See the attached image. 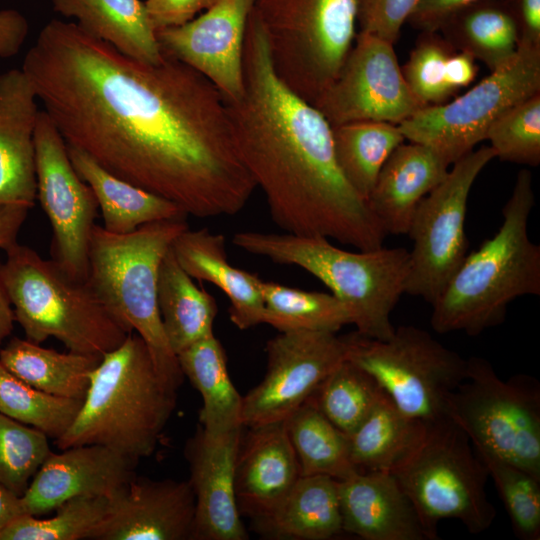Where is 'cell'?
<instances>
[{
  "label": "cell",
  "instance_id": "cell-27",
  "mask_svg": "<svg viewBox=\"0 0 540 540\" xmlns=\"http://www.w3.org/2000/svg\"><path fill=\"white\" fill-rule=\"evenodd\" d=\"M254 524L275 539L328 540L341 535L338 481L327 475H301L273 512Z\"/></svg>",
  "mask_w": 540,
  "mask_h": 540
},
{
  "label": "cell",
  "instance_id": "cell-22",
  "mask_svg": "<svg viewBox=\"0 0 540 540\" xmlns=\"http://www.w3.org/2000/svg\"><path fill=\"white\" fill-rule=\"evenodd\" d=\"M344 533L364 540H428L412 501L390 472L337 480Z\"/></svg>",
  "mask_w": 540,
  "mask_h": 540
},
{
  "label": "cell",
  "instance_id": "cell-40",
  "mask_svg": "<svg viewBox=\"0 0 540 540\" xmlns=\"http://www.w3.org/2000/svg\"><path fill=\"white\" fill-rule=\"evenodd\" d=\"M475 451L493 479L515 536L521 540H539L540 478L491 453Z\"/></svg>",
  "mask_w": 540,
  "mask_h": 540
},
{
  "label": "cell",
  "instance_id": "cell-46",
  "mask_svg": "<svg viewBox=\"0 0 540 540\" xmlns=\"http://www.w3.org/2000/svg\"><path fill=\"white\" fill-rule=\"evenodd\" d=\"M483 0H420L408 21L420 31H438L458 11Z\"/></svg>",
  "mask_w": 540,
  "mask_h": 540
},
{
  "label": "cell",
  "instance_id": "cell-12",
  "mask_svg": "<svg viewBox=\"0 0 540 540\" xmlns=\"http://www.w3.org/2000/svg\"><path fill=\"white\" fill-rule=\"evenodd\" d=\"M540 93V45L518 42L515 54L464 94L421 109L398 125L409 142L424 144L450 165L486 139L491 124Z\"/></svg>",
  "mask_w": 540,
  "mask_h": 540
},
{
  "label": "cell",
  "instance_id": "cell-45",
  "mask_svg": "<svg viewBox=\"0 0 540 540\" xmlns=\"http://www.w3.org/2000/svg\"><path fill=\"white\" fill-rule=\"evenodd\" d=\"M218 0H145L156 31L182 25L207 10Z\"/></svg>",
  "mask_w": 540,
  "mask_h": 540
},
{
  "label": "cell",
  "instance_id": "cell-14",
  "mask_svg": "<svg viewBox=\"0 0 540 540\" xmlns=\"http://www.w3.org/2000/svg\"><path fill=\"white\" fill-rule=\"evenodd\" d=\"M37 198L52 229V260L70 277L86 281L98 203L75 171L67 143L45 111L34 130Z\"/></svg>",
  "mask_w": 540,
  "mask_h": 540
},
{
  "label": "cell",
  "instance_id": "cell-34",
  "mask_svg": "<svg viewBox=\"0 0 540 540\" xmlns=\"http://www.w3.org/2000/svg\"><path fill=\"white\" fill-rule=\"evenodd\" d=\"M332 139L342 175L366 202L384 163L406 140L398 125L377 121L332 126Z\"/></svg>",
  "mask_w": 540,
  "mask_h": 540
},
{
  "label": "cell",
  "instance_id": "cell-44",
  "mask_svg": "<svg viewBox=\"0 0 540 540\" xmlns=\"http://www.w3.org/2000/svg\"><path fill=\"white\" fill-rule=\"evenodd\" d=\"M420 0H358V31L377 36L392 45Z\"/></svg>",
  "mask_w": 540,
  "mask_h": 540
},
{
  "label": "cell",
  "instance_id": "cell-23",
  "mask_svg": "<svg viewBox=\"0 0 540 540\" xmlns=\"http://www.w3.org/2000/svg\"><path fill=\"white\" fill-rule=\"evenodd\" d=\"M36 99L22 69L0 74V203L33 207L37 199Z\"/></svg>",
  "mask_w": 540,
  "mask_h": 540
},
{
  "label": "cell",
  "instance_id": "cell-36",
  "mask_svg": "<svg viewBox=\"0 0 540 540\" xmlns=\"http://www.w3.org/2000/svg\"><path fill=\"white\" fill-rule=\"evenodd\" d=\"M263 321L278 332L337 333L351 324L347 308L332 293L305 291L259 279Z\"/></svg>",
  "mask_w": 540,
  "mask_h": 540
},
{
  "label": "cell",
  "instance_id": "cell-24",
  "mask_svg": "<svg viewBox=\"0 0 540 540\" xmlns=\"http://www.w3.org/2000/svg\"><path fill=\"white\" fill-rule=\"evenodd\" d=\"M450 166L424 144L403 142L394 149L367 199L387 235L407 234L418 204L444 180Z\"/></svg>",
  "mask_w": 540,
  "mask_h": 540
},
{
  "label": "cell",
  "instance_id": "cell-16",
  "mask_svg": "<svg viewBox=\"0 0 540 540\" xmlns=\"http://www.w3.org/2000/svg\"><path fill=\"white\" fill-rule=\"evenodd\" d=\"M265 351V375L243 396L242 424L247 428L286 420L346 359L347 342L334 332H279Z\"/></svg>",
  "mask_w": 540,
  "mask_h": 540
},
{
  "label": "cell",
  "instance_id": "cell-51",
  "mask_svg": "<svg viewBox=\"0 0 540 540\" xmlns=\"http://www.w3.org/2000/svg\"><path fill=\"white\" fill-rule=\"evenodd\" d=\"M24 514L20 497L0 484V533L16 517Z\"/></svg>",
  "mask_w": 540,
  "mask_h": 540
},
{
  "label": "cell",
  "instance_id": "cell-11",
  "mask_svg": "<svg viewBox=\"0 0 540 540\" xmlns=\"http://www.w3.org/2000/svg\"><path fill=\"white\" fill-rule=\"evenodd\" d=\"M345 339L346 359L371 375L401 411L426 424L447 417V399L466 378L467 359L413 325L396 327L387 340L356 332Z\"/></svg>",
  "mask_w": 540,
  "mask_h": 540
},
{
  "label": "cell",
  "instance_id": "cell-50",
  "mask_svg": "<svg viewBox=\"0 0 540 540\" xmlns=\"http://www.w3.org/2000/svg\"><path fill=\"white\" fill-rule=\"evenodd\" d=\"M30 208L23 204L0 203V249L5 250L17 242Z\"/></svg>",
  "mask_w": 540,
  "mask_h": 540
},
{
  "label": "cell",
  "instance_id": "cell-52",
  "mask_svg": "<svg viewBox=\"0 0 540 540\" xmlns=\"http://www.w3.org/2000/svg\"><path fill=\"white\" fill-rule=\"evenodd\" d=\"M15 315L10 300L0 282V348L4 340L11 334Z\"/></svg>",
  "mask_w": 540,
  "mask_h": 540
},
{
  "label": "cell",
  "instance_id": "cell-41",
  "mask_svg": "<svg viewBox=\"0 0 540 540\" xmlns=\"http://www.w3.org/2000/svg\"><path fill=\"white\" fill-rule=\"evenodd\" d=\"M50 453L43 432L0 412V484L21 497Z\"/></svg>",
  "mask_w": 540,
  "mask_h": 540
},
{
  "label": "cell",
  "instance_id": "cell-29",
  "mask_svg": "<svg viewBox=\"0 0 540 540\" xmlns=\"http://www.w3.org/2000/svg\"><path fill=\"white\" fill-rule=\"evenodd\" d=\"M427 424L408 416L383 393L348 436L350 459L359 471L393 473L422 442Z\"/></svg>",
  "mask_w": 540,
  "mask_h": 540
},
{
  "label": "cell",
  "instance_id": "cell-6",
  "mask_svg": "<svg viewBox=\"0 0 540 540\" xmlns=\"http://www.w3.org/2000/svg\"><path fill=\"white\" fill-rule=\"evenodd\" d=\"M187 228L186 218L147 223L127 234L95 225L88 255L87 283L109 313L143 339L160 376L176 391L184 375L163 328L157 284L164 256Z\"/></svg>",
  "mask_w": 540,
  "mask_h": 540
},
{
  "label": "cell",
  "instance_id": "cell-42",
  "mask_svg": "<svg viewBox=\"0 0 540 540\" xmlns=\"http://www.w3.org/2000/svg\"><path fill=\"white\" fill-rule=\"evenodd\" d=\"M501 161L540 164V93L516 104L489 127L486 139Z\"/></svg>",
  "mask_w": 540,
  "mask_h": 540
},
{
  "label": "cell",
  "instance_id": "cell-19",
  "mask_svg": "<svg viewBox=\"0 0 540 540\" xmlns=\"http://www.w3.org/2000/svg\"><path fill=\"white\" fill-rule=\"evenodd\" d=\"M195 497L188 480L136 475L112 498L90 540L193 539Z\"/></svg>",
  "mask_w": 540,
  "mask_h": 540
},
{
  "label": "cell",
  "instance_id": "cell-8",
  "mask_svg": "<svg viewBox=\"0 0 540 540\" xmlns=\"http://www.w3.org/2000/svg\"><path fill=\"white\" fill-rule=\"evenodd\" d=\"M392 474L416 508L428 540L439 539L437 528L444 519L458 520L479 534L496 517L485 489L486 465L448 417L427 424L418 448Z\"/></svg>",
  "mask_w": 540,
  "mask_h": 540
},
{
  "label": "cell",
  "instance_id": "cell-13",
  "mask_svg": "<svg viewBox=\"0 0 540 540\" xmlns=\"http://www.w3.org/2000/svg\"><path fill=\"white\" fill-rule=\"evenodd\" d=\"M494 158L490 146L474 149L453 163L444 180L418 204L407 231L413 246L406 294L432 305L465 259L469 194Z\"/></svg>",
  "mask_w": 540,
  "mask_h": 540
},
{
  "label": "cell",
  "instance_id": "cell-28",
  "mask_svg": "<svg viewBox=\"0 0 540 540\" xmlns=\"http://www.w3.org/2000/svg\"><path fill=\"white\" fill-rule=\"evenodd\" d=\"M67 148L75 171L95 195L108 232L127 234L147 223L187 217L172 201L116 177L82 150Z\"/></svg>",
  "mask_w": 540,
  "mask_h": 540
},
{
  "label": "cell",
  "instance_id": "cell-48",
  "mask_svg": "<svg viewBox=\"0 0 540 540\" xmlns=\"http://www.w3.org/2000/svg\"><path fill=\"white\" fill-rule=\"evenodd\" d=\"M515 17L518 42L540 45V0H507Z\"/></svg>",
  "mask_w": 540,
  "mask_h": 540
},
{
  "label": "cell",
  "instance_id": "cell-32",
  "mask_svg": "<svg viewBox=\"0 0 540 540\" xmlns=\"http://www.w3.org/2000/svg\"><path fill=\"white\" fill-rule=\"evenodd\" d=\"M180 369L202 397L199 425L226 432L242 424L243 396L230 378L221 342L213 334L177 354Z\"/></svg>",
  "mask_w": 540,
  "mask_h": 540
},
{
  "label": "cell",
  "instance_id": "cell-38",
  "mask_svg": "<svg viewBox=\"0 0 540 540\" xmlns=\"http://www.w3.org/2000/svg\"><path fill=\"white\" fill-rule=\"evenodd\" d=\"M82 402L43 392L14 376L0 363V412L55 441L69 429Z\"/></svg>",
  "mask_w": 540,
  "mask_h": 540
},
{
  "label": "cell",
  "instance_id": "cell-21",
  "mask_svg": "<svg viewBox=\"0 0 540 540\" xmlns=\"http://www.w3.org/2000/svg\"><path fill=\"white\" fill-rule=\"evenodd\" d=\"M248 429L237 456L235 492L240 514L257 522L281 503L301 471L284 421Z\"/></svg>",
  "mask_w": 540,
  "mask_h": 540
},
{
  "label": "cell",
  "instance_id": "cell-2",
  "mask_svg": "<svg viewBox=\"0 0 540 540\" xmlns=\"http://www.w3.org/2000/svg\"><path fill=\"white\" fill-rule=\"evenodd\" d=\"M244 90L227 100L240 157L285 233L335 239L358 250L383 246L387 234L342 175L332 126L277 75L263 26L249 16Z\"/></svg>",
  "mask_w": 540,
  "mask_h": 540
},
{
  "label": "cell",
  "instance_id": "cell-31",
  "mask_svg": "<svg viewBox=\"0 0 540 540\" xmlns=\"http://www.w3.org/2000/svg\"><path fill=\"white\" fill-rule=\"evenodd\" d=\"M100 360V356L62 353L18 337L0 348V363L14 376L43 392L71 399H84Z\"/></svg>",
  "mask_w": 540,
  "mask_h": 540
},
{
  "label": "cell",
  "instance_id": "cell-26",
  "mask_svg": "<svg viewBox=\"0 0 540 540\" xmlns=\"http://www.w3.org/2000/svg\"><path fill=\"white\" fill-rule=\"evenodd\" d=\"M58 14L77 20L89 34L145 64L163 55L146 5L141 0H52Z\"/></svg>",
  "mask_w": 540,
  "mask_h": 540
},
{
  "label": "cell",
  "instance_id": "cell-10",
  "mask_svg": "<svg viewBox=\"0 0 540 540\" xmlns=\"http://www.w3.org/2000/svg\"><path fill=\"white\" fill-rule=\"evenodd\" d=\"M446 416L475 449L540 478V382L527 374L501 379L485 358L467 359L464 381L449 395Z\"/></svg>",
  "mask_w": 540,
  "mask_h": 540
},
{
  "label": "cell",
  "instance_id": "cell-1",
  "mask_svg": "<svg viewBox=\"0 0 540 540\" xmlns=\"http://www.w3.org/2000/svg\"><path fill=\"white\" fill-rule=\"evenodd\" d=\"M21 69L67 145L187 216L235 215L257 188L225 97L190 66L139 62L53 19Z\"/></svg>",
  "mask_w": 540,
  "mask_h": 540
},
{
  "label": "cell",
  "instance_id": "cell-18",
  "mask_svg": "<svg viewBox=\"0 0 540 540\" xmlns=\"http://www.w3.org/2000/svg\"><path fill=\"white\" fill-rule=\"evenodd\" d=\"M243 427L210 432L201 425L187 441L189 483L195 497L194 540H246L235 492Z\"/></svg>",
  "mask_w": 540,
  "mask_h": 540
},
{
  "label": "cell",
  "instance_id": "cell-17",
  "mask_svg": "<svg viewBox=\"0 0 540 540\" xmlns=\"http://www.w3.org/2000/svg\"><path fill=\"white\" fill-rule=\"evenodd\" d=\"M255 0H218L198 17L156 31L164 56L211 81L230 101L244 90L243 50Z\"/></svg>",
  "mask_w": 540,
  "mask_h": 540
},
{
  "label": "cell",
  "instance_id": "cell-4",
  "mask_svg": "<svg viewBox=\"0 0 540 540\" xmlns=\"http://www.w3.org/2000/svg\"><path fill=\"white\" fill-rule=\"evenodd\" d=\"M176 392L133 331L101 357L73 423L56 445L62 450L98 444L138 463L155 451L175 409Z\"/></svg>",
  "mask_w": 540,
  "mask_h": 540
},
{
  "label": "cell",
  "instance_id": "cell-35",
  "mask_svg": "<svg viewBox=\"0 0 540 540\" xmlns=\"http://www.w3.org/2000/svg\"><path fill=\"white\" fill-rule=\"evenodd\" d=\"M284 424L301 475L319 474L342 480L359 471L350 459L347 434L332 424L310 398Z\"/></svg>",
  "mask_w": 540,
  "mask_h": 540
},
{
  "label": "cell",
  "instance_id": "cell-39",
  "mask_svg": "<svg viewBox=\"0 0 540 540\" xmlns=\"http://www.w3.org/2000/svg\"><path fill=\"white\" fill-rule=\"evenodd\" d=\"M109 506L108 497H75L58 506L50 518L39 519L29 514L16 517L0 533V540L90 539Z\"/></svg>",
  "mask_w": 540,
  "mask_h": 540
},
{
  "label": "cell",
  "instance_id": "cell-9",
  "mask_svg": "<svg viewBox=\"0 0 540 540\" xmlns=\"http://www.w3.org/2000/svg\"><path fill=\"white\" fill-rule=\"evenodd\" d=\"M357 8L358 0H255L277 75L312 105L353 45Z\"/></svg>",
  "mask_w": 540,
  "mask_h": 540
},
{
  "label": "cell",
  "instance_id": "cell-49",
  "mask_svg": "<svg viewBox=\"0 0 540 540\" xmlns=\"http://www.w3.org/2000/svg\"><path fill=\"white\" fill-rule=\"evenodd\" d=\"M476 60L467 52L454 51L446 62V83L453 93L467 87L476 78Z\"/></svg>",
  "mask_w": 540,
  "mask_h": 540
},
{
  "label": "cell",
  "instance_id": "cell-47",
  "mask_svg": "<svg viewBox=\"0 0 540 540\" xmlns=\"http://www.w3.org/2000/svg\"><path fill=\"white\" fill-rule=\"evenodd\" d=\"M29 32L25 16L15 9L0 10V57L16 55L23 46Z\"/></svg>",
  "mask_w": 540,
  "mask_h": 540
},
{
  "label": "cell",
  "instance_id": "cell-3",
  "mask_svg": "<svg viewBox=\"0 0 540 540\" xmlns=\"http://www.w3.org/2000/svg\"><path fill=\"white\" fill-rule=\"evenodd\" d=\"M534 203L532 174L521 169L503 206L500 228L466 255L431 305L434 331L477 336L502 324L515 299L540 295V246L528 234Z\"/></svg>",
  "mask_w": 540,
  "mask_h": 540
},
{
  "label": "cell",
  "instance_id": "cell-25",
  "mask_svg": "<svg viewBox=\"0 0 540 540\" xmlns=\"http://www.w3.org/2000/svg\"><path fill=\"white\" fill-rule=\"evenodd\" d=\"M172 251L192 278L214 284L227 296L229 317L238 329L247 330L262 324L260 278L230 264L224 235L208 228H187L174 240Z\"/></svg>",
  "mask_w": 540,
  "mask_h": 540
},
{
  "label": "cell",
  "instance_id": "cell-30",
  "mask_svg": "<svg viewBox=\"0 0 540 540\" xmlns=\"http://www.w3.org/2000/svg\"><path fill=\"white\" fill-rule=\"evenodd\" d=\"M157 299L168 343L176 355L214 334L216 300L196 286L178 263L172 246L159 268Z\"/></svg>",
  "mask_w": 540,
  "mask_h": 540
},
{
  "label": "cell",
  "instance_id": "cell-20",
  "mask_svg": "<svg viewBox=\"0 0 540 540\" xmlns=\"http://www.w3.org/2000/svg\"><path fill=\"white\" fill-rule=\"evenodd\" d=\"M136 464L98 444L51 451L20 497L23 513L40 516L75 497L112 498L135 476Z\"/></svg>",
  "mask_w": 540,
  "mask_h": 540
},
{
  "label": "cell",
  "instance_id": "cell-37",
  "mask_svg": "<svg viewBox=\"0 0 540 540\" xmlns=\"http://www.w3.org/2000/svg\"><path fill=\"white\" fill-rule=\"evenodd\" d=\"M383 393L371 375L345 359L310 399L332 424L349 435L364 421Z\"/></svg>",
  "mask_w": 540,
  "mask_h": 540
},
{
  "label": "cell",
  "instance_id": "cell-43",
  "mask_svg": "<svg viewBox=\"0 0 540 540\" xmlns=\"http://www.w3.org/2000/svg\"><path fill=\"white\" fill-rule=\"evenodd\" d=\"M454 51L438 31H421L401 67L408 87L424 107L441 105L453 96L446 83V62Z\"/></svg>",
  "mask_w": 540,
  "mask_h": 540
},
{
  "label": "cell",
  "instance_id": "cell-15",
  "mask_svg": "<svg viewBox=\"0 0 540 540\" xmlns=\"http://www.w3.org/2000/svg\"><path fill=\"white\" fill-rule=\"evenodd\" d=\"M393 46L357 31L337 76L313 104L331 126L360 121L399 125L425 108L408 87Z\"/></svg>",
  "mask_w": 540,
  "mask_h": 540
},
{
  "label": "cell",
  "instance_id": "cell-33",
  "mask_svg": "<svg viewBox=\"0 0 540 540\" xmlns=\"http://www.w3.org/2000/svg\"><path fill=\"white\" fill-rule=\"evenodd\" d=\"M438 32L457 51L469 53L490 71L511 58L518 28L507 0H483L448 18Z\"/></svg>",
  "mask_w": 540,
  "mask_h": 540
},
{
  "label": "cell",
  "instance_id": "cell-5",
  "mask_svg": "<svg viewBox=\"0 0 540 540\" xmlns=\"http://www.w3.org/2000/svg\"><path fill=\"white\" fill-rule=\"evenodd\" d=\"M233 244L277 264L295 265L323 282L347 308L356 333L377 340L395 330L391 313L405 293L410 255L405 248L352 252L325 237L241 231Z\"/></svg>",
  "mask_w": 540,
  "mask_h": 540
},
{
  "label": "cell",
  "instance_id": "cell-7",
  "mask_svg": "<svg viewBox=\"0 0 540 540\" xmlns=\"http://www.w3.org/2000/svg\"><path fill=\"white\" fill-rule=\"evenodd\" d=\"M4 251L0 282L29 341L53 337L68 351L102 357L133 332L109 313L87 280L73 279L18 242Z\"/></svg>",
  "mask_w": 540,
  "mask_h": 540
}]
</instances>
